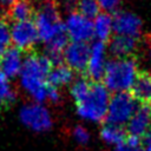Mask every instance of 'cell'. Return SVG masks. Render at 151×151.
<instances>
[{
  "mask_svg": "<svg viewBox=\"0 0 151 151\" xmlns=\"http://www.w3.org/2000/svg\"><path fill=\"white\" fill-rule=\"evenodd\" d=\"M22 52L14 46H9L0 57V71L8 78H14L20 74L24 65Z\"/></svg>",
  "mask_w": 151,
  "mask_h": 151,
  "instance_id": "4fadbf2b",
  "label": "cell"
},
{
  "mask_svg": "<svg viewBox=\"0 0 151 151\" xmlns=\"http://www.w3.org/2000/svg\"><path fill=\"white\" fill-rule=\"evenodd\" d=\"M65 29L68 38L76 42H87L94 35L93 21L73 12L65 20Z\"/></svg>",
  "mask_w": 151,
  "mask_h": 151,
  "instance_id": "52a82bcc",
  "label": "cell"
},
{
  "mask_svg": "<svg viewBox=\"0 0 151 151\" xmlns=\"http://www.w3.org/2000/svg\"><path fill=\"white\" fill-rule=\"evenodd\" d=\"M47 100L51 101V103H54V104L55 103H59V100H60L59 88L48 85V87H47Z\"/></svg>",
  "mask_w": 151,
  "mask_h": 151,
  "instance_id": "484cf974",
  "label": "cell"
},
{
  "mask_svg": "<svg viewBox=\"0 0 151 151\" xmlns=\"http://www.w3.org/2000/svg\"><path fill=\"white\" fill-rule=\"evenodd\" d=\"M76 12L91 20L100 14V6L97 0H78Z\"/></svg>",
  "mask_w": 151,
  "mask_h": 151,
  "instance_id": "7402d4cb",
  "label": "cell"
},
{
  "mask_svg": "<svg viewBox=\"0 0 151 151\" xmlns=\"http://www.w3.org/2000/svg\"><path fill=\"white\" fill-rule=\"evenodd\" d=\"M146 47H147V57H149V59L151 61V39L146 42Z\"/></svg>",
  "mask_w": 151,
  "mask_h": 151,
  "instance_id": "f546056e",
  "label": "cell"
},
{
  "mask_svg": "<svg viewBox=\"0 0 151 151\" xmlns=\"http://www.w3.org/2000/svg\"><path fill=\"white\" fill-rule=\"evenodd\" d=\"M100 8H103L105 11V13H110V12H117L119 5H120V0H97Z\"/></svg>",
  "mask_w": 151,
  "mask_h": 151,
  "instance_id": "cb8c5ba5",
  "label": "cell"
},
{
  "mask_svg": "<svg viewBox=\"0 0 151 151\" xmlns=\"http://www.w3.org/2000/svg\"><path fill=\"white\" fill-rule=\"evenodd\" d=\"M74 79V71L71 70L67 65H57L53 66L48 77H47V84L54 87L65 86L70 83H72Z\"/></svg>",
  "mask_w": 151,
  "mask_h": 151,
  "instance_id": "2e32d148",
  "label": "cell"
},
{
  "mask_svg": "<svg viewBox=\"0 0 151 151\" xmlns=\"http://www.w3.org/2000/svg\"><path fill=\"white\" fill-rule=\"evenodd\" d=\"M39 40L37 26L33 20L14 22L11 26V41L20 51H29Z\"/></svg>",
  "mask_w": 151,
  "mask_h": 151,
  "instance_id": "8992f818",
  "label": "cell"
},
{
  "mask_svg": "<svg viewBox=\"0 0 151 151\" xmlns=\"http://www.w3.org/2000/svg\"><path fill=\"white\" fill-rule=\"evenodd\" d=\"M73 136L79 144H86L88 142V133L83 126H76L73 130Z\"/></svg>",
  "mask_w": 151,
  "mask_h": 151,
  "instance_id": "d4e9b609",
  "label": "cell"
},
{
  "mask_svg": "<svg viewBox=\"0 0 151 151\" xmlns=\"http://www.w3.org/2000/svg\"><path fill=\"white\" fill-rule=\"evenodd\" d=\"M105 55H106L105 42L96 40L91 45V53L86 70V77L93 83H98L100 79L104 78V73L107 64Z\"/></svg>",
  "mask_w": 151,
  "mask_h": 151,
  "instance_id": "8fae6325",
  "label": "cell"
},
{
  "mask_svg": "<svg viewBox=\"0 0 151 151\" xmlns=\"http://www.w3.org/2000/svg\"><path fill=\"white\" fill-rule=\"evenodd\" d=\"M113 18V31L117 35L137 39L142 34V20L138 15L129 11H117Z\"/></svg>",
  "mask_w": 151,
  "mask_h": 151,
  "instance_id": "30bf717a",
  "label": "cell"
},
{
  "mask_svg": "<svg viewBox=\"0 0 151 151\" xmlns=\"http://www.w3.org/2000/svg\"><path fill=\"white\" fill-rule=\"evenodd\" d=\"M143 146H145V151H151V132L143 138Z\"/></svg>",
  "mask_w": 151,
  "mask_h": 151,
  "instance_id": "f1b7e54d",
  "label": "cell"
},
{
  "mask_svg": "<svg viewBox=\"0 0 151 151\" xmlns=\"http://www.w3.org/2000/svg\"><path fill=\"white\" fill-rule=\"evenodd\" d=\"M138 63L134 57L113 58L106 64L104 85L112 92H126L131 90L138 76Z\"/></svg>",
  "mask_w": 151,
  "mask_h": 151,
  "instance_id": "7a4b0ae2",
  "label": "cell"
},
{
  "mask_svg": "<svg viewBox=\"0 0 151 151\" xmlns=\"http://www.w3.org/2000/svg\"><path fill=\"white\" fill-rule=\"evenodd\" d=\"M137 48V40L134 38L116 35L110 40L109 51L114 58H127L133 57Z\"/></svg>",
  "mask_w": 151,
  "mask_h": 151,
  "instance_id": "9a60e30c",
  "label": "cell"
},
{
  "mask_svg": "<svg viewBox=\"0 0 151 151\" xmlns=\"http://www.w3.org/2000/svg\"><path fill=\"white\" fill-rule=\"evenodd\" d=\"M114 151H143V150H142V147H133V146H130V145H127V144L124 142V143L117 145V147H116Z\"/></svg>",
  "mask_w": 151,
  "mask_h": 151,
  "instance_id": "4316f807",
  "label": "cell"
},
{
  "mask_svg": "<svg viewBox=\"0 0 151 151\" xmlns=\"http://www.w3.org/2000/svg\"><path fill=\"white\" fill-rule=\"evenodd\" d=\"M90 53L91 46H88L86 42L71 41L64 51V61L71 70L86 74Z\"/></svg>",
  "mask_w": 151,
  "mask_h": 151,
  "instance_id": "9c48e42d",
  "label": "cell"
},
{
  "mask_svg": "<svg viewBox=\"0 0 151 151\" xmlns=\"http://www.w3.org/2000/svg\"><path fill=\"white\" fill-rule=\"evenodd\" d=\"M17 98V93L9 85V79L0 71V109L7 107Z\"/></svg>",
  "mask_w": 151,
  "mask_h": 151,
  "instance_id": "44dd1931",
  "label": "cell"
},
{
  "mask_svg": "<svg viewBox=\"0 0 151 151\" xmlns=\"http://www.w3.org/2000/svg\"><path fill=\"white\" fill-rule=\"evenodd\" d=\"M18 0H0V8H2V9H5V11L8 12L14 6V4Z\"/></svg>",
  "mask_w": 151,
  "mask_h": 151,
  "instance_id": "83f0119b",
  "label": "cell"
},
{
  "mask_svg": "<svg viewBox=\"0 0 151 151\" xmlns=\"http://www.w3.org/2000/svg\"><path fill=\"white\" fill-rule=\"evenodd\" d=\"M20 119L26 126L34 131H45L52 125L50 112L40 104L24 105L20 110Z\"/></svg>",
  "mask_w": 151,
  "mask_h": 151,
  "instance_id": "ba28073f",
  "label": "cell"
},
{
  "mask_svg": "<svg viewBox=\"0 0 151 151\" xmlns=\"http://www.w3.org/2000/svg\"><path fill=\"white\" fill-rule=\"evenodd\" d=\"M110 103L109 90L100 83H92L86 98L77 104V112L85 119L92 122H103L106 119Z\"/></svg>",
  "mask_w": 151,
  "mask_h": 151,
  "instance_id": "277c9868",
  "label": "cell"
},
{
  "mask_svg": "<svg viewBox=\"0 0 151 151\" xmlns=\"http://www.w3.org/2000/svg\"><path fill=\"white\" fill-rule=\"evenodd\" d=\"M11 44V26L6 19H0V57L9 47Z\"/></svg>",
  "mask_w": 151,
  "mask_h": 151,
  "instance_id": "603a6c76",
  "label": "cell"
},
{
  "mask_svg": "<svg viewBox=\"0 0 151 151\" xmlns=\"http://www.w3.org/2000/svg\"><path fill=\"white\" fill-rule=\"evenodd\" d=\"M130 94L142 105H151V73L139 71L134 84L130 90Z\"/></svg>",
  "mask_w": 151,
  "mask_h": 151,
  "instance_id": "5bb4252c",
  "label": "cell"
},
{
  "mask_svg": "<svg viewBox=\"0 0 151 151\" xmlns=\"http://www.w3.org/2000/svg\"><path fill=\"white\" fill-rule=\"evenodd\" d=\"M137 109V101L129 92L114 93L110 98L106 124L122 125L131 119Z\"/></svg>",
  "mask_w": 151,
  "mask_h": 151,
  "instance_id": "5b68a950",
  "label": "cell"
},
{
  "mask_svg": "<svg viewBox=\"0 0 151 151\" xmlns=\"http://www.w3.org/2000/svg\"><path fill=\"white\" fill-rule=\"evenodd\" d=\"M100 137L110 144H122L126 139V130L122 125H114V124H106L103 126L100 131Z\"/></svg>",
  "mask_w": 151,
  "mask_h": 151,
  "instance_id": "d6986e66",
  "label": "cell"
},
{
  "mask_svg": "<svg viewBox=\"0 0 151 151\" xmlns=\"http://www.w3.org/2000/svg\"><path fill=\"white\" fill-rule=\"evenodd\" d=\"M126 131L139 138L151 132V105H140L127 123Z\"/></svg>",
  "mask_w": 151,
  "mask_h": 151,
  "instance_id": "7c38bea8",
  "label": "cell"
},
{
  "mask_svg": "<svg viewBox=\"0 0 151 151\" xmlns=\"http://www.w3.org/2000/svg\"><path fill=\"white\" fill-rule=\"evenodd\" d=\"M92 83L93 81H91L85 76H81L73 81V84L71 86V96L76 100V104L83 101L86 98V96L88 94V92L91 90Z\"/></svg>",
  "mask_w": 151,
  "mask_h": 151,
  "instance_id": "ffe728a7",
  "label": "cell"
},
{
  "mask_svg": "<svg viewBox=\"0 0 151 151\" xmlns=\"http://www.w3.org/2000/svg\"><path fill=\"white\" fill-rule=\"evenodd\" d=\"M53 64L45 54L28 52L20 72V83L24 90L38 103L47 100V77Z\"/></svg>",
  "mask_w": 151,
  "mask_h": 151,
  "instance_id": "6da1fadb",
  "label": "cell"
},
{
  "mask_svg": "<svg viewBox=\"0 0 151 151\" xmlns=\"http://www.w3.org/2000/svg\"><path fill=\"white\" fill-rule=\"evenodd\" d=\"M34 24L38 29L39 40L47 44L57 35L66 32L65 24L60 19L59 7L55 0L41 2L34 13Z\"/></svg>",
  "mask_w": 151,
  "mask_h": 151,
  "instance_id": "3957f363",
  "label": "cell"
},
{
  "mask_svg": "<svg viewBox=\"0 0 151 151\" xmlns=\"http://www.w3.org/2000/svg\"><path fill=\"white\" fill-rule=\"evenodd\" d=\"M93 29L97 40L107 41L111 38V33L113 32V18L110 13H100L93 21Z\"/></svg>",
  "mask_w": 151,
  "mask_h": 151,
  "instance_id": "e0dca14e",
  "label": "cell"
},
{
  "mask_svg": "<svg viewBox=\"0 0 151 151\" xmlns=\"http://www.w3.org/2000/svg\"><path fill=\"white\" fill-rule=\"evenodd\" d=\"M7 15L9 20L14 22L32 20V17L34 15V8L29 0H18L14 6L7 12Z\"/></svg>",
  "mask_w": 151,
  "mask_h": 151,
  "instance_id": "ac0fdd59",
  "label": "cell"
},
{
  "mask_svg": "<svg viewBox=\"0 0 151 151\" xmlns=\"http://www.w3.org/2000/svg\"><path fill=\"white\" fill-rule=\"evenodd\" d=\"M29 1H40V4H41V2H45L47 0H29Z\"/></svg>",
  "mask_w": 151,
  "mask_h": 151,
  "instance_id": "4dcf8cb0",
  "label": "cell"
}]
</instances>
